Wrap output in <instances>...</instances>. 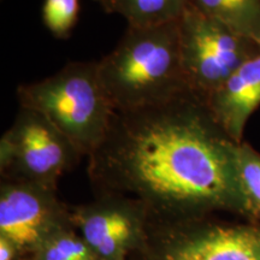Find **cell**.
I'll list each match as a JSON object with an SVG mask.
<instances>
[{"label": "cell", "mask_w": 260, "mask_h": 260, "mask_svg": "<svg viewBox=\"0 0 260 260\" xmlns=\"http://www.w3.org/2000/svg\"><path fill=\"white\" fill-rule=\"evenodd\" d=\"M27 260H99L73 225L53 234Z\"/></svg>", "instance_id": "13"}, {"label": "cell", "mask_w": 260, "mask_h": 260, "mask_svg": "<svg viewBox=\"0 0 260 260\" xmlns=\"http://www.w3.org/2000/svg\"><path fill=\"white\" fill-rule=\"evenodd\" d=\"M203 98L186 92L159 105L115 111L105 138L88 155L94 194L141 203L149 223L242 216L236 147Z\"/></svg>", "instance_id": "1"}, {"label": "cell", "mask_w": 260, "mask_h": 260, "mask_svg": "<svg viewBox=\"0 0 260 260\" xmlns=\"http://www.w3.org/2000/svg\"><path fill=\"white\" fill-rule=\"evenodd\" d=\"M105 14L119 15L129 27H155L176 22L193 0H94Z\"/></svg>", "instance_id": "10"}, {"label": "cell", "mask_w": 260, "mask_h": 260, "mask_svg": "<svg viewBox=\"0 0 260 260\" xmlns=\"http://www.w3.org/2000/svg\"><path fill=\"white\" fill-rule=\"evenodd\" d=\"M83 155L59 129L37 110L19 107L0 139L3 180L57 189V183Z\"/></svg>", "instance_id": "4"}, {"label": "cell", "mask_w": 260, "mask_h": 260, "mask_svg": "<svg viewBox=\"0 0 260 260\" xmlns=\"http://www.w3.org/2000/svg\"><path fill=\"white\" fill-rule=\"evenodd\" d=\"M71 222L99 260H129L144 246L149 216L138 200L104 194L71 206Z\"/></svg>", "instance_id": "7"}, {"label": "cell", "mask_w": 260, "mask_h": 260, "mask_svg": "<svg viewBox=\"0 0 260 260\" xmlns=\"http://www.w3.org/2000/svg\"><path fill=\"white\" fill-rule=\"evenodd\" d=\"M207 109L224 133L243 141L247 122L260 106V48L205 99Z\"/></svg>", "instance_id": "9"}, {"label": "cell", "mask_w": 260, "mask_h": 260, "mask_svg": "<svg viewBox=\"0 0 260 260\" xmlns=\"http://www.w3.org/2000/svg\"><path fill=\"white\" fill-rule=\"evenodd\" d=\"M209 217L149 223L144 246L130 259L260 260V223H219Z\"/></svg>", "instance_id": "5"}, {"label": "cell", "mask_w": 260, "mask_h": 260, "mask_svg": "<svg viewBox=\"0 0 260 260\" xmlns=\"http://www.w3.org/2000/svg\"><path fill=\"white\" fill-rule=\"evenodd\" d=\"M98 71L115 111L159 105L190 90L181 63L177 21L128 25L117 46L98 61Z\"/></svg>", "instance_id": "2"}, {"label": "cell", "mask_w": 260, "mask_h": 260, "mask_svg": "<svg viewBox=\"0 0 260 260\" xmlns=\"http://www.w3.org/2000/svg\"><path fill=\"white\" fill-rule=\"evenodd\" d=\"M21 107L37 110L88 155L105 138L113 115L98 71V61H73L46 79L21 84Z\"/></svg>", "instance_id": "3"}, {"label": "cell", "mask_w": 260, "mask_h": 260, "mask_svg": "<svg viewBox=\"0 0 260 260\" xmlns=\"http://www.w3.org/2000/svg\"><path fill=\"white\" fill-rule=\"evenodd\" d=\"M236 176L242 216L249 222H260V153L246 141L236 147Z\"/></svg>", "instance_id": "12"}, {"label": "cell", "mask_w": 260, "mask_h": 260, "mask_svg": "<svg viewBox=\"0 0 260 260\" xmlns=\"http://www.w3.org/2000/svg\"><path fill=\"white\" fill-rule=\"evenodd\" d=\"M19 260H27V259H24V258H21Z\"/></svg>", "instance_id": "16"}, {"label": "cell", "mask_w": 260, "mask_h": 260, "mask_svg": "<svg viewBox=\"0 0 260 260\" xmlns=\"http://www.w3.org/2000/svg\"><path fill=\"white\" fill-rule=\"evenodd\" d=\"M181 63L188 87L205 100L260 44L241 37L190 4L177 21Z\"/></svg>", "instance_id": "6"}, {"label": "cell", "mask_w": 260, "mask_h": 260, "mask_svg": "<svg viewBox=\"0 0 260 260\" xmlns=\"http://www.w3.org/2000/svg\"><path fill=\"white\" fill-rule=\"evenodd\" d=\"M70 225L71 206L58 198L57 189L2 178L0 236L17 247L21 258Z\"/></svg>", "instance_id": "8"}, {"label": "cell", "mask_w": 260, "mask_h": 260, "mask_svg": "<svg viewBox=\"0 0 260 260\" xmlns=\"http://www.w3.org/2000/svg\"><path fill=\"white\" fill-rule=\"evenodd\" d=\"M80 0H44L42 22L53 37H70L79 21Z\"/></svg>", "instance_id": "14"}, {"label": "cell", "mask_w": 260, "mask_h": 260, "mask_svg": "<svg viewBox=\"0 0 260 260\" xmlns=\"http://www.w3.org/2000/svg\"><path fill=\"white\" fill-rule=\"evenodd\" d=\"M205 15L260 44V0H193Z\"/></svg>", "instance_id": "11"}, {"label": "cell", "mask_w": 260, "mask_h": 260, "mask_svg": "<svg viewBox=\"0 0 260 260\" xmlns=\"http://www.w3.org/2000/svg\"><path fill=\"white\" fill-rule=\"evenodd\" d=\"M21 254L14 243L0 236V260H19Z\"/></svg>", "instance_id": "15"}]
</instances>
